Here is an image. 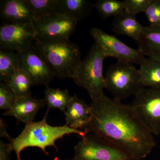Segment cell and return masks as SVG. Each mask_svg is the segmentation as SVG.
<instances>
[{
	"label": "cell",
	"mask_w": 160,
	"mask_h": 160,
	"mask_svg": "<svg viewBox=\"0 0 160 160\" xmlns=\"http://www.w3.org/2000/svg\"><path fill=\"white\" fill-rule=\"evenodd\" d=\"M91 117L83 129L122 149L132 160L145 158L156 145L153 134L140 119L131 105L103 94L89 104Z\"/></svg>",
	"instance_id": "cell-1"
},
{
	"label": "cell",
	"mask_w": 160,
	"mask_h": 160,
	"mask_svg": "<svg viewBox=\"0 0 160 160\" xmlns=\"http://www.w3.org/2000/svg\"><path fill=\"white\" fill-rule=\"evenodd\" d=\"M49 110L48 109L42 121L27 123L17 137L12 139L10 143L18 160H22L20 158L21 152L28 147H38L42 149L45 154L49 155V153L46 150V147L53 146L57 151H58L56 141L65 135L75 134L82 138L86 135L82 130L72 129L66 125L61 126L49 125L46 121Z\"/></svg>",
	"instance_id": "cell-2"
},
{
	"label": "cell",
	"mask_w": 160,
	"mask_h": 160,
	"mask_svg": "<svg viewBox=\"0 0 160 160\" xmlns=\"http://www.w3.org/2000/svg\"><path fill=\"white\" fill-rule=\"evenodd\" d=\"M33 47L44 58L56 77L73 78L82 60L77 44L69 40L51 42L37 40Z\"/></svg>",
	"instance_id": "cell-3"
},
{
	"label": "cell",
	"mask_w": 160,
	"mask_h": 160,
	"mask_svg": "<svg viewBox=\"0 0 160 160\" xmlns=\"http://www.w3.org/2000/svg\"><path fill=\"white\" fill-rule=\"evenodd\" d=\"M106 58L94 43L85 59L81 61L72 78L77 85L86 89L91 100L104 94L103 63Z\"/></svg>",
	"instance_id": "cell-4"
},
{
	"label": "cell",
	"mask_w": 160,
	"mask_h": 160,
	"mask_svg": "<svg viewBox=\"0 0 160 160\" xmlns=\"http://www.w3.org/2000/svg\"><path fill=\"white\" fill-rule=\"evenodd\" d=\"M105 89L115 99L122 101L134 96L143 88L138 69L132 63L118 61L109 67L105 76Z\"/></svg>",
	"instance_id": "cell-5"
},
{
	"label": "cell",
	"mask_w": 160,
	"mask_h": 160,
	"mask_svg": "<svg viewBox=\"0 0 160 160\" xmlns=\"http://www.w3.org/2000/svg\"><path fill=\"white\" fill-rule=\"evenodd\" d=\"M74 149V160H132L122 149L92 133L82 137Z\"/></svg>",
	"instance_id": "cell-6"
},
{
	"label": "cell",
	"mask_w": 160,
	"mask_h": 160,
	"mask_svg": "<svg viewBox=\"0 0 160 160\" xmlns=\"http://www.w3.org/2000/svg\"><path fill=\"white\" fill-rule=\"evenodd\" d=\"M132 107L152 134L160 132V89L143 87L135 94Z\"/></svg>",
	"instance_id": "cell-7"
},
{
	"label": "cell",
	"mask_w": 160,
	"mask_h": 160,
	"mask_svg": "<svg viewBox=\"0 0 160 160\" xmlns=\"http://www.w3.org/2000/svg\"><path fill=\"white\" fill-rule=\"evenodd\" d=\"M38 40L34 22L3 23L0 27V48L20 52L33 48Z\"/></svg>",
	"instance_id": "cell-8"
},
{
	"label": "cell",
	"mask_w": 160,
	"mask_h": 160,
	"mask_svg": "<svg viewBox=\"0 0 160 160\" xmlns=\"http://www.w3.org/2000/svg\"><path fill=\"white\" fill-rule=\"evenodd\" d=\"M90 33L95 44L106 58H114L118 61L139 65L146 58L138 49L129 47L114 36L108 34L99 28H92Z\"/></svg>",
	"instance_id": "cell-9"
},
{
	"label": "cell",
	"mask_w": 160,
	"mask_h": 160,
	"mask_svg": "<svg viewBox=\"0 0 160 160\" xmlns=\"http://www.w3.org/2000/svg\"><path fill=\"white\" fill-rule=\"evenodd\" d=\"M78 22L65 15L56 12L34 22L38 40L42 42L69 40Z\"/></svg>",
	"instance_id": "cell-10"
},
{
	"label": "cell",
	"mask_w": 160,
	"mask_h": 160,
	"mask_svg": "<svg viewBox=\"0 0 160 160\" xmlns=\"http://www.w3.org/2000/svg\"><path fill=\"white\" fill-rule=\"evenodd\" d=\"M18 53L20 58V67L29 74L34 85L48 86L55 75L34 47Z\"/></svg>",
	"instance_id": "cell-11"
},
{
	"label": "cell",
	"mask_w": 160,
	"mask_h": 160,
	"mask_svg": "<svg viewBox=\"0 0 160 160\" xmlns=\"http://www.w3.org/2000/svg\"><path fill=\"white\" fill-rule=\"evenodd\" d=\"M0 15L3 23L31 22L34 14L26 0H2L0 2Z\"/></svg>",
	"instance_id": "cell-12"
},
{
	"label": "cell",
	"mask_w": 160,
	"mask_h": 160,
	"mask_svg": "<svg viewBox=\"0 0 160 160\" xmlns=\"http://www.w3.org/2000/svg\"><path fill=\"white\" fill-rule=\"evenodd\" d=\"M45 105L44 100L35 98L31 95L18 98L12 108L3 115L13 117L26 124L33 122L38 112Z\"/></svg>",
	"instance_id": "cell-13"
},
{
	"label": "cell",
	"mask_w": 160,
	"mask_h": 160,
	"mask_svg": "<svg viewBox=\"0 0 160 160\" xmlns=\"http://www.w3.org/2000/svg\"><path fill=\"white\" fill-rule=\"evenodd\" d=\"M64 113L66 125L72 129H81L82 131L91 119V107L74 94Z\"/></svg>",
	"instance_id": "cell-14"
},
{
	"label": "cell",
	"mask_w": 160,
	"mask_h": 160,
	"mask_svg": "<svg viewBox=\"0 0 160 160\" xmlns=\"http://www.w3.org/2000/svg\"><path fill=\"white\" fill-rule=\"evenodd\" d=\"M137 43L146 57L160 60V27L143 26Z\"/></svg>",
	"instance_id": "cell-15"
},
{
	"label": "cell",
	"mask_w": 160,
	"mask_h": 160,
	"mask_svg": "<svg viewBox=\"0 0 160 160\" xmlns=\"http://www.w3.org/2000/svg\"><path fill=\"white\" fill-rule=\"evenodd\" d=\"M143 26L137 19L136 16L124 12L113 18L112 31L118 35H125L137 42Z\"/></svg>",
	"instance_id": "cell-16"
},
{
	"label": "cell",
	"mask_w": 160,
	"mask_h": 160,
	"mask_svg": "<svg viewBox=\"0 0 160 160\" xmlns=\"http://www.w3.org/2000/svg\"><path fill=\"white\" fill-rule=\"evenodd\" d=\"M93 7L87 0H59L57 12L78 22L87 17Z\"/></svg>",
	"instance_id": "cell-17"
},
{
	"label": "cell",
	"mask_w": 160,
	"mask_h": 160,
	"mask_svg": "<svg viewBox=\"0 0 160 160\" xmlns=\"http://www.w3.org/2000/svg\"><path fill=\"white\" fill-rule=\"evenodd\" d=\"M138 69L143 87L160 89V60L146 58Z\"/></svg>",
	"instance_id": "cell-18"
},
{
	"label": "cell",
	"mask_w": 160,
	"mask_h": 160,
	"mask_svg": "<svg viewBox=\"0 0 160 160\" xmlns=\"http://www.w3.org/2000/svg\"><path fill=\"white\" fill-rule=\"evenodd\" d=\"M20 68V60L18 52L0 50V80L9 84L15 72Z\"/></svg>",
	"instance_id": "cell-19"
},
{
	"label": "cell",
	"mask_w": 160,
	"mask_h": 160,
	"mask_svg": "<svg viewBox=\"0 0 160 160\" xmlns=\"http://www.w3.org/2000/svg\"><path fill=\"white\" fill-rule=\"evenodd\" d=\"M68 90L54 89L46 86L43 99L48 109H58L65 112L66 107L72 99Z\"/></svg>",
	"instance_id": "cell-20"
},
{
	"label": "cell",
	"mask_w": 160,
	"mask_h": 160,
	"mask_svg": "<svg viewBox=\"0 0 160 160\" xmlns=\"http://www.w3.org/2000/svg\"><path fill=\"white\" fill-rule=\"evenodd\" d=\"M9 85L18 98L31 95V89L34 85L31 78L21 67L15 72Z\"/></svg>",
	"instance_id": "cell-21"
},
{
	"label": "cell",
	"mask_w": 160,
	"mask_h": 160,
	"mask_svg": "<svg viewBox=\"0 0 160 160\" xmlns=\"http://www.w3.org/2000/svg\"><path fill=\"white\" fill-rule=\"evenodd\" d=\"M103 19L113 18L125 12L124 3L118 0H98L93 5Z\"/></svg>",
	"instance_id": "cell-22"
},
{
	"label": "cell",
	"mask_w": 160,
	"mask_h": 160,
	"mask_svg": "<svg viewBox=\"0 0 160 160\" xmlns=\"http://www.w3.org/2000/svg\"><path fill=\"white\" fill-rule=\"evenodd\" d=\"M33 14L35 21L57 12L59 0H26Z\"/></svg>",
	"instance_id": "cell-23"
},
{
	"label": "cell",
	"mask_w": 160,
	"mask_h": 160,
	"mask_svg": "<svg viewBox=\"0 0 160 160\" xmlns=\"http://www.w3.org/2000/svg\"><path fill=\"white\" fill-rule=\"evenodd\" d=\"M18 97L9 84L0 83V109L7 110L12 108Z\"/></svg>",
	"instance_id": "cell-24"
},
{
	"label": "cell",
	"mask_w": 160,
	"mask_h": 160,
	"mask_svg": "<svg viewBox=\"0 0 160 160\" xmlns=\"http://www.w3.org/2000/svg\"><path fill=\"white\" fill-rule=\"evenodd\" d=\"M144 13L149 26L160 27V0H150Z\"/></svg>",
	"instance_id": "cell-25"
},
{
	"label": "cell",
	"mask_w": 160,
	"mask_h": 160,
	"mask_svg": "<svg viewBox=\"0 0 160 160\" xmlns=\"http://www.w3.org/2000/svg\"><path fill=\"white\" fill-rule=\"evenodd\" d=\"M150 0H125L123 1L125 11L136 16L141 12H145Z\"/></svg>",
	"instance_id": "cell-26"
},
{
	"label": "cell",
	"mask_w": 160,
	"mask_h": 160,
	"mask_svg": "<svg viewBox=\"0 0 160 160\" xmlns=\"http://www.w3.org/2000/svg\"><path fill=\"white\" fill-rule=\"evenodd\" d=\"M13 151L11 143L0 141V160H9L12 152Z\"/></svg>",
	"instance_id": "cell-27"
},
{
	"label": "cell",
	"mask_w": 160,
	"mask_h": 160,
	"mask_svg": "<svg viewBox=\"0 0 160 160\" xmlns=\"http://www.w3.org/2000/svg\"><path fill=\"white\" fill-rule=\"evenodd\" d=\"M0 136L1 138H5L9 140L10 142L13 139L8 134L6 123L1 118L0 119Z\"/></svg>",
	"instance_id": "cell-28"
},
{
	"label": "cell",
	"mask_w": 160,
	"mask_h": 160,
	"mask_svg": "<svg viewBox=\"0 0 160 160\" xmlns=\"http://www.w3.org/2000/svg\"><path fill=\"white\" fill-rule=\"evenodd\" d=\"M54 160H60V159H55ZM74 160L73 159V158H72L71 159H66V160Z\"/></svg>",
	"instance_id": "cell-29"
},
{
	"label": "cell",
	"mask_w": 160,
	"mask_h": 160,
	"mask_svg": "<svg viewBox=\"0 0 160 160\" xmlns=\"http://www.w3.org/2000/svg\"><path fill=\"white\" fill-rule=\"evenodd\" d=\"M159 136L160 137V132L159 134Z\"/></svg>",
	"instance_id": "cell-30"
}]
</instances>
